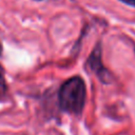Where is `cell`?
Segmentation results:
<instances>
[{
  "label": "cell",
  "instance_id": "cell-3",
  "mask_svg": "<svg viewBox=\"0 0 135 135\" xmlns=\"http://www.w3.org/2000/svg\"><path fill=\"white\" fill-rule=\"evenodd\" d=\"M5 91H6V82H5V78H4L2 68L0 66V95L4 94Z\"/></svg>",
  "mask_w": 135,
  "mask_h": 135
},
{
  "label": "cell",
  "instance_id": "cell-4",
  "mask_svg": "<svg viewBox=\"0 0 135 135\" xmlns=\"http://www.w3.org/2000/svg\"><path fill=\"white\" fill-rule=\"evenodd\" d=\"M121 2L126 3V4H129V5H132V6H135V0H120Z\"/></svg>",
  "mask_w": 135,
  "mask_h": 135
},
{
  "label": "cell",
  "instance_id": "cell-5",
  "mask_svg": "<svg viewBox=\"0 0 135 135\" xmlns=\"http://www.w3.org/2000/svg\"><path fill=\"white\" fill-rule=\"evenodd\" d=\"M1 53H2V46H1V43H0V55H1Z\"/></svg>",
  "mask_w": 135,
  "mask_h": 135
},
{
  "label": "cell",
  "instance_id": "cell-1",
  "mask_svg": "<svg viewBox=\"0 0 135 135\" xmlns=\"http://www.w3.org/2000/svg\"><path fill=\"white\" fill-rule=\"evenodd\" d=\"M86 96L85 83L81 77L74 76L68 79L59 89L58 99L60 108L71 114H80L83 110Z\"/></svg>",
  "mask_w": 135,
  "mask_h": 135
},
{
  "label": "cell",
  "instance_id": "cell-2",
  "mask_svg": "<svg viewBox=\"0 0 135 135\" xmlns=\"http://www.w3.org/2000/svg\"><path fill=\"white\" fill-rule=\"evenodd\" d=\"M88 64H89L90 69L98 76V78L101 81H103V82H109L110 81L111 75L101 62V52H100L99 45H97L94 49V51L92 52V54H91V56L88 60Z\"/></svg>",
  "mask_w": 135,
  "mask_h": 135
}]
</instances>
